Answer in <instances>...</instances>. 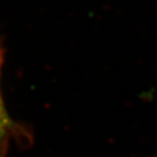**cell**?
Wrapping results in <instances>:
<instances>
[{"label": "cell", "mask_w": 157, "mask_h": 157, "mask_svg": "<svg viewBox=\"0 0 157 157\" xmlns=\"http://www.w3.org/2000/svg\"><path fill=\"white\" fill-rule=\"evenodd\" d=\"M3 63V50L0 46V78ZM32 142V135L25 125L17 122L8 113L0 90V157H6L13 144L27 145Z\"/></svg>", "instance_id": "cell-1"}]
</instances>
